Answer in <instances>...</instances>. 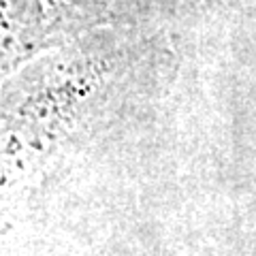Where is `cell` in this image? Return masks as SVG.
<instances>
[{"mask_svg":"<svg viewBox=\"0 0 256 256\" xmlns=\"http://www.w3.org/2000/svg\"><path fill=\"white\" fill-rule=\"evenodd\" d=\"M171 34V26L100 30L2 79L4 186L143 122L178 77Z\"/></svg>","mask_w":256,"mask_h":256,"instance_id":"1","label":"cell"},{"mask_svg":"<svg viewBox=\"0 0 256 256\" xmlns=\"http://www.w3.org/2000/svg\"><path fill=\"white\" fill-rule=\"evenodd\" d=\"M182 0H0V73L109 28L173 26Z\"/></svg>","mask_w":256,"mask_h":256,"instance_id":"2","label":"cell"},{"mask_svg":"<svg viewBox=\"0 0 256 256\" xmlns=\"http://www.w3.org/2000/svg\"><path fill=\"white\" fill-rule=\"evenodd\" d=\"M201 2L205 4H210V6H222V4H226L228 0H201Z\"/></svg>","mask_w":256,"mask_h":256,"instance_id":"3","label":"cell"}]
</instances>
